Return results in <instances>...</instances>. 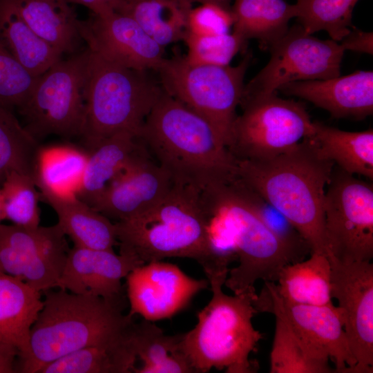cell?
I'll return each instance as SVG.
<instances>
[{
    "label": "cell",
    "mask_w": 373,
    "mask_h": 373,
    "mask_svg": "<svg viewBox=\"0 0 373 373\" xmlns=\"http://www.w3.org/2000/svg\"><path fill=\"white\" fill-rule=\"evenodd\" d=\"M119 252L144 263L186 258L202 267L207 280L227 278L236 256L221 249L211 229V217L200 190L175 182L155 205L134 218L115 223Z\"/></svg>",
    "instance_id": "6da1fadb"
},
{
    "label": "cell",
    "mask_w": 373,
    "mask_h": 373,
    "mask_svg": "<svg viewBox=\"0 0 373 373\" xmlns=\"http://www.w3.org/2000/svg\"><path fill=\"white\" fill-rule=\"evenodd\" d=\"M236 176L267 200L294 225L311 253L326 254L324 199L335 166L311 137L278 156L236 160Z\"/></svg>",
    "instance_id": "7a4b0ae2"
},
{
    "label": "cell",
    "mask_w": 373,
    "mask_h": 373,
    "mask_svg": "<svg viewBox=\"0 0 373 373\" xmlns=\"http://www.w3.org/2000/svg\"><path fill=\"white\" fill-rule=\"evenodd\" d=\"M140 135L175 182L201 190L213 182H229L236 175V158L209 122L164 90Z\"/></svg>",
    "instance_id": "3957f363"
},
{
    "label": "cell",
    "mask_w": 373,
    "mask_h": 373,
    "mask_svg": "<svg viewBox=\"0 0 373 373\" xmlns=\"http://www.w3.org/2000/svg\"><path fill=\"white\" fill-rule=\"evenodd\" d=\"M48 292L30 329L29 352L19 372L39 373L48 363L79 349L115 341L135 321L123 314L124 302L81 295L59 288Z\"/></svg>",
    "instance_id": "277c9868"
},
{
    "label": "cell",
    "mask_w": 373,
    "mask_h": 373,
    "mask_svg": "<svg viewBox=\"0 0 373 373\" xmlns=\"http://www.w3.org/2000/svg\"><path fill=\"white\" fill-rule=\"evenodd\" d=\"M226 278L209 280L212 296L198 314V323L182 334L180 348L195 373L215 368L227 373H254L258 364L250 359L262 334L253 325L257 312L256 289L233 296L222 289Z\"/></svg>",
    "instance_id": "5b68a950"
},
{
    "label": "cell",
    "mask_w": 373,
    "mask_h": 373,
    "mask_svg": "<svg viewBox=\"0 0 373 373\" xmlns=\"http://www.w3.org/2000/svg\"><path fill=\"white\" fill-rule=\"evenodd\" d=\"M162 90L147 70L113 63L90 51L80 135L85 149L120 131L140 133Z\"/></svg>",
    "instance_id": "8992f818"
},
{
    "label": "cell",
    "mask_w": 373,
    "mask_h": 373,
    "mask_svg": "<svg viewBox=\"0 0 373 373\" xmlns=\"http://www.w3.org/2000/svg\"><path fill=\"white\" fill-rule=\"evenodd\" d=\"M201 195L222 223L237 256L238 265L229 269L224 284L233 294L255 289L258 280L276 283L285 265L305 258L266 228L231 180L209 184Z\"/></svg>",
    "instance_id": "52a82bcc"
},
{
    "label": "cell",
    "mask_w": 373,
    "mask_h": 373,
    "mask_svg": "<svg viewBox=\"0 0 373 373\" xmlns=\"http://www.w3.org/2000/svg\"><path fill=\"white\" fill-rule=\"evenodd\" d=\"M251 57L248 52L231 66L193 65L174 56L164 58L156 71L163 90L208 121L227 146Z\"/></svg>",
    "instance_id": "ba28073f"
},
{
    "label": "cell",
    "mask_w": 373,
    "mask_h": 373,
    "mask_svg": "<svg viewBox=\"0 0 373 373\" xmlns=\"http://www.w3.org/2000/svg\"><path fill=\"white\" fill-rule=\"evenodd\" d=\"M90 55L87 48L56 62L39 77L18 109L23 126L37 140L50 135L80 137Z\"/></svg>",
    "instance_id": "9c48e42d"
},
{
    "label": "cell",
    "mask_w": 373,
    "mask_h": 373,
    "mask_svg": "<svg viewBox=\"0 0 373 373\" xmlns=\"http://www.w3.org/2000/svg\"><path fill=\"white\" fill-rule=\"evenodd\" d=\"M242 113L233 124L229 144L238 160L271 158L294 148L314 132L305 106L276 93L240 104Z\"/></svg>",
    "instance_id": "30bf717a"
},
{
    "label": "cell",
    "mask_w": 373,
    "mask_h": 373,
    "mask_svg": "<svg viewBox=\"0 0 373 373\" xmlns=\"http://www.w3.org/2000/svg\"><path fill=\"white\" fill-rule=\"evenodd\" d=\"M326 254L341 262L373 258L372 184L333 169L324 199Z\"/></svg>",
    "instance_id": "8fae6325"
},
{
    "label": "cell",
    "mask_w": 373,
    "mask_h": 373,
    "mask_svg": "<svg viewBox=\"0 0 373 373\" xmlns=\"http://www.w3.org/2000/svg\"><path fill=\"white\" fill-rule=\"evenodd\" d=\"M269 50L267 64L244 85L239 105L275 93L288 83L340 76L345 52L338 42L318 39L299 23L289 28Z\"/></svg>",
    "instance_id": "7c38bea8"
},
{
    "label": "cell",
    "mask_w": 373,
    "mask_h": 373,
    "mask_svg": "<svg viewBox=\"0 0 373 373\" xmlns=\"http://www.w3.org/2000/svg\"><path fill=\"white\" fill-rule=\"evenodd\" d=\"M254 306L257 312L283 316L317 358L325 362L332 360L335 372L355 373L356 361L344 329L343 312L338 306L285 303L272 282H264Z\"/></svg>",
    "instance_id": "4fadbf2b"
},
{
    "label": "cell",
    "mask_w": 373,
    "mask_h": 373,
    "mask_svg": "<svg viewBox=\"0 0 373 373\" xmlns=\"http://www.w3.org/2000/svg\"><path fill=\"white\" fill-rule=\"evenodd\" d=\"M56 224L26 228L0 225V271L39 291L58 287L69 247Z\"/></svg>",
    "instance_id": "5bb4252c"
},
{
    "label": "cell",
    "mask_w": 373,
    "mask_h": 373,
    "mask_svg": "<svg viewBox=\"0 0 373 373\" xmlns=\"http://www.w3.org/2000/svg\"><path fill=\"white\" fill-rule=\"evenodd\" d=\"M328 257V256H327ZM332 296L344 318V329L356 361L355 373L373 367V264L371 260L341 262L328 257Z\"/></svg>",
    "instance_id": "9a60e30c"
},
{
    "label": "cell",
    "mask_w": 373,
    "mask_h": 373,
    "mask_svg": "<svg viewBox=\"0 0 373 373\" xmlns=\"http://www.w3.org/2000/svg\"><path fill=\"white\" fill-rule=\"evenodd\" d=\"M126 278L128 314L151 322L171 318L209 286L207 279L193 278L177 265L162 260L140 265Z\"/></svg>",
    "instance_id": "2e32d148"
},
{
    "label": "cell",
    "mask_w": 373,
    "mask_h": 373,
    "mask_svg": "<svg viewBox=\"0 0 373 373\" xmlns=\"http://www.w3.org/2000/svg\"><path fill=\"white\" fill-rule=\"evenodd\" d=\"M79 31L92 52L127 68L156 70L164 59V48L125 14L91 12L88 19L79 20Z\"/></svg>",
    "instance_id": "e0dca14e"
},
{
    "label": "cell",
    "mask_w": 373,
    "mask_h": 373,
    "mask_svg": "<svg viewBox=\"0 0 373 373\" xmlns=\"http://www.w3.org/2000/svg\"><path fill=\"white\" fill-rule=\"evenodd\" d=\"M144 264L136 257L113 249L73 246L70 249L58 288L81 295L124 302L122 280Z\"/></svg>",
    "instance_id": "ac0fdd59"
},
{
    "label": "cell",
    "mask_w": 373,
    "mask_h": 373,
    "mask_svg": "<svg viewBox=\"0 0 373 373\" xmlns=\"http://www.w3.org/2000/svg\"><path fill=\"white\" fill-rule=\"evenodd\" d=\"M173 184L170 173L147 152L117 177L93 208L116 222L128 220L155 205Z\"/></svg>",
    "instance_id": "d6986e66"
},
{
    "label": "cell",
    "mask_w": 373,
    "mask_h": 373,
    "mask_svg": "<svg viewBox=\"0 0 373 373\" xmlns=\"http://www.w3.org/2000/svg\"><path fill=\"white\" fill-rule=\"evenodd\" d=\"M278 90L309 101L335 118L360 120L373 113V73L370 70L326 79L294 82Z\"/></svg>",
    "instance_id": "ffe728a7"
},
{
    "label": "cell",
    "mask_w": 373,
    "mask_h": 373,
    "mask_svg": "<svg viewBox=\"0 0 373 373\" xmlns=\"http://www.w3.org/2000/svg\"><path fill=\"white\" fill-rule=\"evenodd\" d=\"M88 151V160L79 199L92 207L118 176L149 151L140 133L131 131L116 133Z\"/></svg>",
    "instance_id": "44dd1931"
},
{
    "label": "cell",
    "mask_w": 373,
    "mask_h": 373,
    "mask_svg": "<svg viewBox=\"0 0 373 373\" xmlns=\"http://www.w3.org/2000/svg\"><path fill=\"white\" fill-rule=\"evenodd\" d=\"M88 151L69 143L40 146L33 166V180L41 197L79 198L83 188Z\"/></svg>",
    "instance_id": "7402d4cb"
},
{
    "label": "cell",
    "mask_w": 373,
    "mask_h": 373,
    "mask_svg": "<svg viewBox=\"0 0 373 373\" xmlns=\"http://www.w3.org/2000/svg\"><path fill=\"white\" fill-rule=\"evenodd\" d=\"M41 293L0 271V343L17 349L20 361L28 354L30 329L43 307Z\"/></svg>",
    "instance_id": "603a6c76"
},
{
    "label": "cell",
    "mask_w": 373,
    "mask_h": 373,
    "mask_svg": "<svg viewBox=\"0 0 373 373\" xmlns=\"http://www.w3.org/2000/svg\"><path fill=\"white\" fill-rule=\"evenodd\" d=\"M274 289L292 305H332L331 265L327 255L311 253L307 260L289 263L279 271Z\"/></svg>",
    "instance_id": "cb8c5ba5"
},
{
    "label": "cell",
    "mask_w": 373,
    "mask_h": 373,
    "mask_svg": "<svg viewBox=\"0 0 373 373\" xmlns=\"http://www.w3.org/2000/svg\"><path fill=\"white\" fill-rule=\"evenodd\" d=\"M0 41L34 77H39L61 59L62 55L28 26L15 0H0Z\"/></svg>",
    "instance_id": "d4e9b609"
},
{
    "label": "cell",
    "mask_w": 373,
    "mask_h": 373,
    "mask_svg": "<svg viewBox=\"0 0 373 373\" xmlns=\"http://www.w3.org/2000/svg\"><path fill=\"white\" fill-rule=\"evenodd\" d=\"M231 11L233 32L245 41L257 39L263 50L285 35L289 21L297 15L295 4L284 0H233Z\"/></svg>",
    "instance_id": "484cf974"
},
{
    "label": "cell",
    "mask_w": 373,
    "mask_h": 373,
    "mask_svg": "<svg viewBox=\"0 0 373 373\" xmlns=\"http://www.w3.org/2000/svg\"><path fill=\"white\" fill-rule=\"evenodd\" d=\"M32 30L61 55L76 53L82 41L77 15L66 0H15Z\"/></svg>",
    "instance_id": "4316f807"
},
{
    "label": "cell",
    "mask_w": 373,
    "mask_h": 373,
    "mask_svg": "<svg viewBox=\"0 0 373 373\" xmlns=\"http://www.w3.org/2000/svg\"><path fill=\"white\" fill-rule=\"evenodd\" d=\"M58 217L57 224L75 246L113 249L117 245L115 223L78 198L61 199L43 196Z\"/></svg>",
    "instance_id": "83f0119b"
},
{
    "label": "cell",
    "mask_w": 373,
    "mask_h": 373,
    "mask_svg": "<svg viewBox=\"0 0 373 373\" xmlns=\"http://www.w3.org/2000/svg\"><path fill=\"white\" fill-rule=\"evenodd\" d=\"M134 326L115 341L86 347L63 356L48 363L39 373L133 372L137 363L133 343Z\"/></svg>",
    "instance_id": "f1b7e54d"
},
{
    "label": "cell",
    "mask_w": 373,
    "mask_h": 373,
    "mask_svg": "<svg viewBox=\"0 0 373 373\" xmlns=\"http://www.w3.org/2000/svg\"><path fill=\"white\" fill-rule=\"evenodd\" d=\"M311 137L321 153L352 175L373 180V130L350 132L314 122Z\"/></svg>",
    "instance_id": "f546056e"
},
{
    "label": "cell",
    "mask_w": 373,
    "mask_h": 373,
    "mask_svg": "<svg viewBox=\"0 0 373 373\" xmlns=\"http://www.w3.org/2000/svg\"><path fill=\"white\" fill-rule=\"evenodd\" d=\"M182 334L167 335L153 322L135 324L133 343L137 362L135 373H194L180 348Z\"/></svg>",
    "instance_id": "4dcf8cb0"
},
{
    "label": "cell",
    "mask_w": 373,
    "mask_h": 373,
    "mask_svg": "<svg viewBox=\"0 0 373 373\" xmlns=\"http://www.w3.org/2000/svg\"><path fill=\"white\" fill-rule=\"evenodd\" d=\"M192 7L187 0H124L119 12L133 18L152 39L164 48L184 39Z\"/></svg>",
    "instance_id": "1f68e13d"
},
{
    "label": "cell",
    "mask_w": 373,
    "mask_h": 373,
    "mask_svg": "<svg viewBox=\"0 0 373 373\" xmlns=\"http://www.w3.org/2000/svg\"><path fill=\"white\" fill-rule=\"evenodd\" d=\"M276 327L270 353L271 373H330L334 368L317 358L287 321L274 314Z\"/></svg>",
    "instance_id": "d6a6232c"
},
{
    "label": "cell",
    "mask_w": 373,
    "mask_h": 373,
    "mask_svg": "<svg viewBox=\"0 0 373 373\" xmlns=\"http://www.w3.org/2000/svg\"><path fill=\"white\" fill-rule=\"evenodd\" d=\"M39 147L12 111L0 106V187L11 172L33 178L34 160Z\"/></svg>",
    "instance_id": "836d02e7"
},
{
    "label": "cell",
    "mask_w": 373,
    "mask_h": 373,
    "mask_svg": "<svg viewBox=\"0 0 373 373\" xmlns=\"http://www.w3.org/2000/svg\"><path fill=\"white\" fill-rule=\"evenodd\" d=\"M358 0H297L296 19L309 34L326 31L337 42L352 28L354 8Z\"/></svg>",
    "instance_id": "e575fe53"
},
{
    "label": "cell",
    "mask_w": 373,
    "mask_h": 373,
    "mask_svg": "<svg viewBox=\"0 0 373 373\" xmlns=\"http://www.w3.org/2000/svg\"><path fill=\"white\" fill-rule=\"evenodd\" d=\"M36 187L28 175L15 171L8 175L0 187L4 220L26 228L39 226V195Z\"/></svg>",
    "instance_id": "d590c367"
},
{
    "label": "cell",
    "mask_w": 373,
    "mask_h": 373,
    "mask_svg": "<svg viewBox=\"0 0 373 373\" xmlns=\"http://www.w3.org/2000/svg\"><path fill=\"white\" fill-rule=\"evenodd\" d=\"M231 182L262 224L274 236L304 258L308 254H311V249L306 240L282 213L245 185L236 176L231 180Z\"/></svg>",
    "instance_id": "8d00e7d4"
},
{
    "label": "cell",
    "mask_w": 373,
    "mask_h": 373,
    "mask_svg": "<svg viewBox=\"0 0 373 373\" xmlns=\"http://www.w3.org/2000/svg\"><path fill=\"white\" fill-rule=\"evenodd\" d=\"M183 41L188 48L185 59L193 65H229L233 57L246 44L234 32L213 36H198L186 32Z\"/></svg>",
    "instance_id": "74e56055"
},
{
    "label": "cell",
    "mask_w": 373,
    "mask_h": 373,
    "mask_svg": "<svg viewBox=\"0 0 373 373\" xmlns=\"http://www.w3.org/2000/svg\"><path fill=\"white\" fill-rule=\"evenodd\" d=\"M38 78L23 67L0 41V106L18 110L28 99Z\"/></svg>",
    "instance_id": "f35d334b"
},
{
    "label": "cell",
    "mask_w": 373,
    "mask_h": 373,
    "mask_svg": "<svg viewBox=\"0 0 373 373\" xmlns=\"http://www.w3.org/2000/svg\"><path fill=\"white\" fill-rule=\"evenodd\" d=\"M233 24L231 10L211 3L191 8L188 15L187 32L198 36H213L229 32Z\"/></svg>",
    "instance_id": "ab89813d"
},
{
    "label": "cell",
    "mask_w": 373,
    "mask_h": 373,
    "mask_svg": "<svg viewBox=\"0 0 373 373\" xmlns=\"http://www.w3.org/2000/svg\"><path fill=\"white\" fill-rule=\"evenodd\" d=\"M348 34L341 41V46L344 50H350L358 52L372 55L373 52V35L372 32H365L361 30L352 28Z\"/></svg>",
    "instance_id": "60d3db41"
},
{
    "label": "cell",
    "mask_w": 373,
    "mask_h": 373,
    "mask_svg": "<svg viewBox=\"0 0 373 373\" xmlns=\"http://www.w3.org/2000/svg\"><path fill=\"white\" fill-rule=\"evenodd\" d=\"M69 3L82 5L88 8L92 13L104 15L113 11L119 12L124 0H66Z\"/></svg>",
    "instance_id": "b9f144b4"
},
{
    "label": "cell",
    "mask_w": 373,
    "mask_h": 373,
    "mask_svg": "<svg viewBox=\"0 0 373 373\" xmlns=\"http://www.w3.org/2000/svg\"><path fill=\"white\" fill-rule=\"evenodd\" d=\"M19 352L15 347L0 343V373L15 372V361Z\"/></svg>",
    "instance_id": "7bdbcfd3"
},
{
    "label": "cell",
    "mask_w": 373,
    "mask_h": 373,
    "mask_svg": "<svg viewBox=\"0 0 373 373\" xmlns=\"http://www.w3.org/2000/svg\"><path fill=\"white\" fill-rule=\"evenodd\" d=\"M192 5L194 3L200 4L211 3L219 6L224 9L231 10V3L233 0H187Z\"/></svg>",
    "instance_id": "ee69618b"
},
{
    "label": "cell",
    "mask_w": 373,
    "mask_h": 373,
    "mask_svg": "<svg viewBox=\"0 0 373 373\" xmlns=\"http://www.w3.org/2000/svg\"><path fill=\"white\" fill-rule=\"evenodd\" d=\"M4 220V216H3V203H2V196H1V192L0 189V225L1 224V222Z\"/></svg>",
    "instance_id": "f6af8a7d"
}]
</instances>
